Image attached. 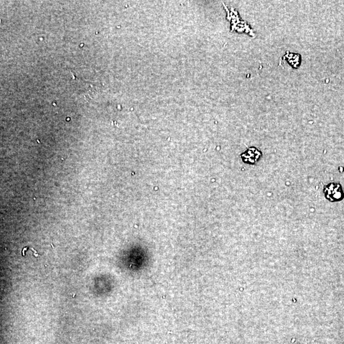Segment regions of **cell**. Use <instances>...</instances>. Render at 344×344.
Listing matches in <instances>:
<instances>
[{
    "mask_svg": "<svg viewBox=\"0 0 344 344\" xmlns=\"http://www.w3.org/2000/svg\"><path fill=\"white\" fill-rule=\"evenodd\" d=\"M326 198L331 201L343 200L344 194L342 188L339 183H331L325 189Z\"/></svg>",
    "mask_w": 344,
    "mask_h": 344,
    "instance_id": "cell-1",
    "label": "cell"
}]
</instances>
